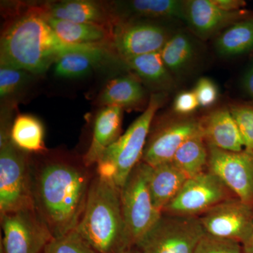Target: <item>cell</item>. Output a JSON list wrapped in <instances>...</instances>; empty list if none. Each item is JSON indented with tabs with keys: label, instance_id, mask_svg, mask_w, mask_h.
Segmentation results:
<instances>
[{
	"label": "cell",
	"instance_id": "6da1fadb",
	"mask_svg": "<svg viewBox=\"0 0 253 253\" xmlns=\"http://www.w3.org/2000/svg\"><path fill=\"white\" fill-rule=\"evenodd\" d=\"M87 168L62 159L31 165L33 206L53 239L76 230L81 221L93 179Z\"/></svg>",
	"mask_w": 253,
	"mask_h": 253
},
{
	"label": "cell",
	"instance_id": "7a4b0ae2",
	"mask_svg": "<svg viewBox=\"0 0 253 253\" xmlns=\"http://www.w3.org/2000/svg\"><path fill=\"white\" fill-rule=\"evenodd\" d=\"M91 45L64 42L46 21L42 6L30 7L15 16L1 37V67L41 74L67 53Z\"/></svg>",
	"mask_w": 253,
	"mask_h": 253
},
{
	"label": "cell",
	"instance_id": "3957f363",
	"mask_svg": "<svg viewBox=\"0 0 253 253\" xmlns=\"http://www.w3.org/2000/svg\"><path fill=\"white\" fill-rule=\"evenodd\" d=\"M76 230L95 253H122L131 248L123 217L121 189L112 181L98 174L93 177Z\"/></svg>",
	"mask_w": 253,
	"mask_h": 253
},
{
	"label": "cell",
	"instance_id": "277c9868",
	"mask_svg": "<svg viewBox=\"0 0 253 253\" xmlns=\"http://www.w3.org/2000/svg\"><path fill=\"white\" fill-rule=\"evenodd\" d=\"M163 96L153 94L149 104L126 132L106 149L96 163V174L112 181L121 189L131 171L141 161L150 128Z\"/></svg>",
	"mask_w": 253,
	"mask_h": 253
},
{
	"label": "cell",
	"instance_id": "5b68a950",
	"mask_svg": "<svg viewBox=\"0 0 253 253\" xmlns=\"http://www.w3.org/2000/svg\"><path fill=\"white\" fill-rule=\"evenodd\" d=\"M150 169L151 166L141 161L121 189L123 217L131 248L135 246L162 215V212L155 208L150 193Z\"/></svg>",
	"mask_w": 253,
	"mask_h": 253
},
{
	"label": "cell",
	"instance_id": "8992f818",
	"mask_svg": "<svg viewBox=\"0 0 253 253\" xmlns=\"http://www.w3.org/2000/svg\"><path fill=\"white\" fill-rule=\"evenodd\" d=\"M28 155L16 147L11 138L0 142V215L34 208Z\"/></svg>",
	"mask_w": 253,
	"mask_h": 253
},
{
	"label": "cell",
	"instance_id": "52a82bcc",
	"mask_svg": "<svg viewBox=\"0 0 253 253\" xmlns=\"http://www.w3.org/2000/svg\"><path fill=\"white\" fill-rule=\"evenodd\" d=\"M205 234L199 217L162 213L134 248L138 253H194Z\"/></svg>",
	"mask_w": 253,
	"mask_h": 253
},
{
	"label": "cell",
	"instance_id": "ba28073f",
	"mask_svg": "<svg viewBox=\"0 0 253 253\" xmlns=\"http://www.w3.org/2000/svg\"><path fill=\"white\" fill-rule=\"evenodd\" d=\"M234 196L219 176L208 170L189 178L162 213L199 217Z\"/></svg>",
	"mask_w": 253,
	"mask_h": 253
},
{
	"label": "cell",
	"instance_id": "9c48e42d",
	"mask_svg": "<svg viewBox=\"0 0 253 253\" xmlns=\"http://www.w3.org/2000/svg\"><path fill=\"white\" fill-rule=\"evenodd\" d=\"M1 253H43L53 239L34 208L1 214Z\"/></svg>",
	"mask_w": 253,
	"mask_h": 253
},
{
	"label": "cell",
	"instance_id": "30bf717a",
	"mask_svg": "<svg viewBox=\"0 0 253 253\" xmlns=\"http://www.w3.org/2000/svg\"><path fill=\"white\" fill-rule=\"evenodd\" d=\"M199 217L206 234L242 246L253 233V206L236 196L224 200Z\"/></svg>",
	"mask_w": 253,
	"mask_h": 253
},
{
	"label": "cell",
	"instance_id": "8fae6325",
	"mask_svg": "<svg viewBox=\"0 0 253 253\" xmlns=\"http://www.w3.org/2000/svg\"><path fill=\"white\" fill-rule=\"evenodd\" d=\"M208 148V170L219 176L234 196L253 206V151Z\"/></svg>",
	"mask_w": 253,
	"mask_h": 253
},
{
	"label": "cell",
	"instance_id": "7c38bea8",
	"mask_svg": "<svg viewBox=\"0 0 253 253\" xmlns=\"http://www.w3.org/2000/svg\"><path fill=\"white\" fill-rule=\"evenodd\" d=\"M199 134H202L201 121L195 118H179L161 125L149 134L141 161L151 167L171 162L181 145Z\"/></svg>",
	"mask_w": 253,
	"mask_h": 253
},
{
	"label": "cell",
	"instance_id": "4fadbf2b",
	"mask_svg": "<svg viewBox=\"0 0 253 253\" xmlns=\"http://www.w3.org/2000/svg\"><path fill=\"white\" fill-rule=\"evenodd\" d=\"M162 26L151 23H118L113 29V45L126 60L161 51L169 39Z\"/></svg>",
	"mask_w": 253,
	"mask_h": 253
},
{
	"label": "cell",
	"instance_id": "5bb4252c",
	"mask_svg": "<svg viewBox=\"0 0 253 253\" xmlns=\"http://www.w3.org/2000/svg\"><path fill=\"white\" fill-rule=\"evenodd\" d=\"M44 11L51 17L71 22L98 25L113 31L116 17L104 5L89 0H70L48 4Z\"/></svg>",
	"mask_w": 253,
	"mask_h": 253
},
{
	"label": "cell",
	"instance_id": "9a60e30c",
	"mask_svg": "<svg viewBox=\"0 0 253 253\" xmlns=\"http://www.w3.org/2000/svg\"><path fill=\"white\" fill-rule=\"evenodd\" d=\"M247 12L224 11L212 0H191L186 1V21L196 33L208 36L226 26H231L244 19Z\"/></svg>",
	"mask_w": 253,
	"mask_h": 253
},
{
	"label": "cell",
	"instance_id": "2e32d148",
	"mask_svg": "<svg viewBox=\"0 0 253 253\" xmlns=\"http://www.w3.org/2000/svg\"><path fill=\"white\" fill-rule=\"evenodd\" d=\"M200 121L207 145L231 152L244 150V141L230 110H216Z\"/></svg>",
	"mask_w": 253,
	"mask_h": 253
},
{
	"label": "cell",
	"instance_id": "e0dca14e",
	"mask_svg": "<svg viewBox=\"0 0 253 253\" xmlns=\"http://www.w3.org/2000/svg\"><path fill=\"white\" fill-rule=\"evenodd\" d=\"M123 110L116 106H105L98 113L90 145L83 158L86 168L96 165L106 149L121 136Z\"/></svg>",
	"mask_w": 253,
	"mask_h": 253
},
{
	"label": "cell",
	"instance_id": "ac0fdd59",
	"mask_svg": "<svg viewBox=\"0 0 253 253\" xmlns=\"http://www.w3.org/2000/svg\"><path fill=\"white\" fill-rule=\"evenodd\" d=\"M188 179V176L172 161L154 167L151 166L149 187L155 208L163 212Z\"/></svg>",
	"mask_w": 253,
	"mask_h": 253
},
{
	"label": "cell",
	"instance_id": "d6986e66",
	"mask_svg": "<svg viewBox=\"0 0 253 253\" xmlns=\"http://www.w3.org/2000/svg\"><path fill=\"white\" fill-rule=\"evenodd\" d=\"M45 14L46 21L55 33L68 44L104 46L103 44L109 41L112 42L113 31L109 28L89 23L71 22L51 17L46 12Z\"/></svg>",
	"mask_w": 253,
	"mask_h": 253
},
{
	"label": "cell",
	"instance_id": "ffe728a7",
	"mask_svg": "<svg viewBox=\"0 0 253 253\" xmlns=\"http://www.w3.org/2000/svg\"><path fill=\"white\" fill-rule=\"evenodd\" d=\"M146 93L137 78L131 76L111 80L105 86L99 101L105 106H116L121 109H135L144 104Z\"/></svg>",
	"mask_w": 253,
	"mask_h": 253
},
{
	"label": "cell",
	"instance_id": "44dd1931",
	"mask_svg": "<svg viewBox=\"0 0 253 253\" xmlns=\"http://www.w3.org/2000/svg\"><path fill=\"white\" fill-rule=\"evenodd\" d=\"M104 46H91L63 55L55 63V75L69 79L86 76L104 59Z\"/></svg>",
	"mask_w": 253,
	"mask_h": 253
},
{
	"label": "cell",
	"instance_id": "7402d4cb",
	"mask_svg": "<svg viewBox=\"0 0 253 253\" xmlns=\"http://www.w3.org/2000/svg\"><path fill=\"white\" fill-rule=\"evenodd\" d=\"M10 136L13 144L27 154H43L46 151L44 126L31 115H18L15 118Z\"/></svg>",
	"mask_w": 253,
	"mask_h": 253
},
{
	"label": "cell",
	"instance_id": "603a6c76",
	"mask_svg": "<svg viewBox=\"0 0 253 253\" xmlns=\"http://www.w3.org/2000/svg\"><path fill=\"white\" fill-rule=\"evenodd\" d=\"M215 49L226 57L239 56L253 49V18L236 22L217 38Z\"/></svg>",
	"mask_w": 253,
	"mask_h": 253
},
{
	"label": "cell",
	"instance_id": "cb8c5ba5",
	"mask_svg": "<svg viewBox=\"0 0 253 253\" xmlns=\"http://www.w3.org/2000/svg\"><path fill=\"white\" fill-rule=\"evenodd\" d=\"M202 134L189 138L176 151L172 162L188 178L205 172L208 164V148Z\"/></svg>",
	"mask_w": 253,
	"mask_h": 253
},
{
	"label": "cell",
	"instance_id": "d4e9b609",
	"mask_svg": "<svg viewBox=\"0 0 253 253\" xmlns=\"http://www.w3.org/2000/svg\"><path fill=\"white\" fill-rule=\"evenodd\" d=\"M126 64L148 83L161 89L172 85V78L161 56V51L134 56L126 60Z\"/></svg>",
	"mask_w": 253,
	"mask_h": 253
},
{
	"label": "cell",
	"instance_id": "484cf974",
	"mask_svg": "<svg viewBox=\"0 0 253 253\" xmlns=\"http://www.w3.org/2000/svg\"><path fill=\"white\" fill-rule=\"evenodd\" d=\"M161 54L168 69L179 73L192 63L196 54L194 44L187 35L176 33L166 42Z\"/></svg>",
	"mask_w": 253,
	"mask_h": 253
},
{
	"label": "cell",
	"instance_id": "4316f807",
	"mask_svg": "<svg viewBox=\"0 0 253 253\" xmlns=\"http://www.w3.org/2000/svg\"><path fill=\"white\" fill-rule=\"evenodd\" d=\"M126 9L138 16L172 18L186 21V1L176 0H134L126 3Z\"/></svg>",
	"mask_w": 253,
	"mask_h": 253
},
{
	"label": "cell",
	"instance_id": "83f0119b",
	"mask_svg": "<svg viewBox=\"0 0 253 253\" xmlns=\"http://www.w3.org/2000/svg\"><path fill=\"white\" fill-rule=\"evenodd\" d=\"M43 253H95L76 230L54 238L46 246Z\"/></svg>",
	"mask_w": 253,
	"mask_h": 253
},
{
	"label": "cell",
	"instance_id": "f1b7e54d",
	"mask_svg": "<svg viewBox=\"0 0 253 253\" xmlns=\"http://www.w3.org/2000/svg\"><path fill=\"white\" fill-rule=\"evenodd\" d=\"M230 111L239 127L244 149L253 151V105H235Z\"/></svg>",
	"mask_w": 253,
	"mask_h": 253
},
{
	"label": "cell",
	"instance_id": "f546056e",
	"mask_svg": "<svg viewBox=\"0 0 253 253\" xmlns=\"http://www.w3.org/2000/svg\"><path fill=\"white\" fill-rule=\"evenodd\" d=\"M26 71L16 68H0V96L1 100L8 99L23 87L28 81Z\"/></svg>",
	"mask_w": 253,
	"mask_h": 253
},
{
	"label": "cell",
	"instance_id": "4dcf8cb0",
	"mask_svg": "<svg viewBox=\"0 0 253 253\" xmlns=\"http://www.w3.org/2000/svg\"><path fill=\"white\" fill-rule=\"evenodd\" d=\"M194 253H244L242 245L232 240L205 234Z\"/></svg>",
	"mask_w": 253,
	"mask_h": 253
},
{
	"label": "cell",
	"instance_id": "1f68e13d",
	"mask_svg": "<svg viewBox=\"0 0 253 253\" xmlns=\"http://www.w3.org/2000/svg\"><path fill=\"white\" fill-rule=\"evenodd\" d=\"M199 105L208 107L216 102L218 98L217 86L211 80L202 78L197 82L194 89Z\"/></svg>",
	"mask_w": 253,
	"mask_h": 253
},
{
	"label": "cell",
	"instance_id": "d6a6232c",
	"mask_svg": "<svg viewBox=\"0 0 253 253\" xmlns=\"http://www.w3.org/2000/svg\"><path fill=\"white\" fill-rule=\"evenodd\" d=\"M200 106L194 91H182L174 99V111L181 116L191 114Z\"/></svg>",
	"mask_w": 253,
	"mask_h": 253
},
{
	"label": "cell",
	"instance_id": "836d02e7",
	"mask_svg": "<svg viewBox=\"0 0 253 253\" xmlns=\"http://www.w3.org/2000/svg\"><path fill=\"white\" fill-rule=\"evenodd\" d=\"M212 1L221 9L229 12L241 11V8L246 4V1L242 0H212Z\"/></svg>",
	"mask_w": 253,
	"mask_h": 253
},
{
	"label": "cell",
	"instance_id": "e575fe53",
	"mask_svg": "<svg viewBox=\"0 0 253 253\" xmlns=\"http://www.w3.org/2000/svg\"><path fill=\"white\" fill-rule=\"evenodd\" d=\"M241 86L246 94L253 100V61L244 73Z\"/></svg>",
	"mask_w": 253,
	"mask_h": 253
},
{
	"label": "cell",
	"instance_id": "d590c367",
	"mask_svg": "<svg viewBox=\"0 0 253 253\" xmlns=\"http://www.w3.org/2000/svg\"><path fill=\"white\" fill-rule=\"evenodd\" d=\"M242 246L244 253H253V233L249 241Z\"/></svg>",
	"mask_w": 253,
	"mask_h": 253
},
{
	"label": "cell",
	"instance_id": "8d00e7d4",
	"mask_svg": "<svg viewBox=\"0 0 253 253\" xmlns=\"http://www.w3.org/2000/svg\"><path fill=\"white\" fill-rule=\"evenodd\" d=\"M122 253H138L136 252L135 249L134 247L129 248V249L126 250V251H123Z\"/></svg>",
	"mask_w": 253,
	"mask_h": 253
}]
</instances>
